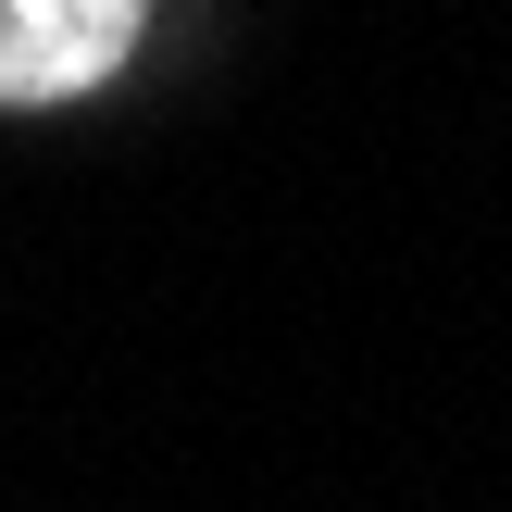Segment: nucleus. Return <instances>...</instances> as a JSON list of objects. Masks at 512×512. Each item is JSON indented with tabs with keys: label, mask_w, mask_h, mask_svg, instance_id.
<instances>
[{
	"label": "nucleus",
	"mask_w": 512,
	"mask_h": 512,
	"mask_svg": "<svg viewBox=\"0 0 512 512\" xmlns=\"http://www.w3.org/2000/svg\"><path fill=\"white\" fill-rule=\"evenodd\" d=\"M150 0H0V100H75L138 50Z\"/></svg>",
	"instance_id": "obj_1"
}]
</instances>
